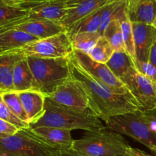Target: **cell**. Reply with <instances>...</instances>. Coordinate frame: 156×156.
<instances>
[{
	"instance_id": "cell-1",
	"label": "cell",
	"mask_w": 156,
	"mask_h": 156,
	"mask_svg": "<svg viewBox=\"0 0 156 156\" xmlns=\"http://www.w3.org/2000/svg\"><path fill=\"white\" fill-rule=\"evenodd\" d=\"M68 59L70 75L85 92L88 99L89 110L95 117L106 122L115 116L139 110L137 102L132 96L114 92L87 74L70 55Z\"/></svg>"
},
{
	"instance_id": "cell-2",
	"label": "cell",
	"mask_w": 156,
	"mask_h": 156,
	"mask_svg": "<svg viewBox=\"0 0 156 156\" xmlns=\"http://www.w3.org/2000/svg\"><path fill=\"white\" fill-rule=\"evenodd\" d=\"M50 126L69 129H83L87 132H97L106 129L105 125L90 110L76 111L62 106L46 97L44 114L38 122L30 127Z\"/></svg>"
},
{
	"instance_id": "cell-3",
	"label": "cell",
	"mask_w": 156,
	"mask_h": 156,
	"mask_svg": "<svg viewBox=\"0 0 156 156\" xmlns=\"http://www.w3.org/2000/svg\"><path fill=\"white\" fill-rule=\"evenodd\" d=\"M106 129L126 135L152 150L156 147V117L138 111L115 116L106 120Z\"/></svg>"
},
{
	"instance_id": "cell-4",
	"label": "cell",
	"mask_w": 156,
	"mask_h": 156,
	"mask_svg": "<svg viewBox=\"0 0 156 156\" xmlns=\"http://www.w3.org/2000/svg\"><path fill=\"white\" fill-rule=\"evenodd\" d=\"M130 146L122 135L103 129L74 140L72 150L87 156H126Z\"/></svg>"
},
{
	"instance_id": "cell-5",
	"label": "cell",
	"mask_w": 156,
	"mask_h": 156,
	"mask_svg": "<svg viewBox=\"0 0 156 156\" xmlns=\"http://www.w3.org/2000/svg\"><path fill=\"white\" fill-rule=\"evenodd\" d=\"M37 86L46 97L70 76L68 57L38 58L27 56Z\"/></svg>"
},
{
	"instance_id": "cell-6",
	"label": "cell",
	"mask_w": 156,
	"mask_h": 156,
	"mask_svg": "<svg viewBox=\"0 0 156 156\" xmlns=\"http://www.w3.org/2000/svg\"><path fill=\"white\" fill-rule=\"evenodd\" d=\"M61 151L51 148L32 135L27 129L0 137L2 156H59Z\"/></svg>"
},
{
	"instance_id": "cell-7",
	"label": "cell",
	"mask_w": 156,
	"mask_h": 156,
	"mask_svg": "<svg viewBox=\"0 0 156 156\" xmlns=\"http://www.w3.org/2000/svg\"><path fill=\"white\" fill-rule=\"evenodd\" d=\"M70 37L66 31L44 39L37 40L26 45L10 50L25 56L38 58L68 57L73 52Z\"/></svg>"
},
{
	"instance_id": "cell-8",
	"label": "cell",
	"mask_w": 156,
	"mask_h": 156,
	"mask_svg": "<svg viewBox=\"0 0 156 156\" xmlns=\"http://www.w3.org/2000/svg\"><path fill=\"white\" fill-rule=\"evenodd\" d=\"M120 81L136 101L139 111L151 112L156 109V87L148 78L133 66Z\"/></svg>"
},
{
	"instance_id": "cell-9",
	"label": "cell",
	"mask_w": 156,
	"mask_h": 156,
	"mask_svg": "<svg viewBox=\"0 0 156 156\" xmlns=\"http://www.w3.org/2000/svg\"><path fill=\"white\" fill-rule=\"evenodd\" d=\"M70 56L87 74L98 82L106 85L114 92L132 95L125 85L112 73L106 64L93 60L87 53L80 50H73Z\"/></svg>"
},
{
	"instance_id": "cell-10",
	"label": "cell",
	"mask_w": 156,
	"mask_h": 156,
	"mask_svg": "<svg viewBox=\"0 0 156 156\" xmlns=\"http://www.w3.org/2000/svg\"><path fill=\"white\" fill-rule=\"evenodd\" d=\"M47 98L62 106L76 111H85L89 110L87 95L71 75Z\"/></svg>"
},
{
	"instance_id": "cell-11",
	"label": "cell",
	"mask_w": 156,
	"mask_h": 156,
	"mask_svg": "<svg viewBox=\"0 0 156 156\" xmlns=\"http://www.w3.org/2000/svg\"><path fill=\"white\" fill-rule=\"evenodd\" d=\"M18 6L27 11L28 19L60 22L67 12V0H22Z\"/></svg>"
},
{
	"instance_id": "cell-12",
	"label": "cell",
	"mask_w": 156,
	"mask_h": 156,
	"mask_svg": "<svg viewBox=\"0 0 156 156\" xmlns=\"http://www.w3.org/2000/svg\"><path fill=\"white\" fill-rule=\"evenodd\" d=\"M10 28L25 32L38 40L50 37L66 31L64 26L58 21L44 19H28L26 18L13 24L0 27V30Z\"/></svg>"
},
{
	"instance_id": "cell-13",
	"label": "cell",
	"mask_w": 156,
	"mask_h": 156,
	"mask_svg": "<svg viewBox=\"0 0 156 156\" xmlns=\"http://www.w3.org/2000/svg\"><path fill=\"white\" fill-rule=\"evenodd\" d=\"M28 130L36 138L51 148L62 151L71 150L74 140L71 130L50 126L29 127Z\"/></svg>"
},
{
	"instance_id": "cell-14",
	"label": "cell",
	"mask_w": 156,
	"mask_h": 156,
	"mask_svg": "<svg viewBox=\"0 0 156 156\" xmlns=\"http://www.w3.org/2000/svg\"><path fill=\"white\" fill-rule=\"evenodd\" d=\"M134 38L136 62L148 61L150 50L156 42V29L151 24L132 22Z\"/></svg>"
},
{
	"instance_id": "cell-15",
	"label": "cell",
	"mask_w": 156,
	"mask_h": 156,
	"mask_svg": "<svg viewBox=\"0 0 156 156\" xmlns=\"http://www.w3.org/2000/svg\"><path fill=\"white\" fill-rule=\"evenodd\" d=\"M110 0H67V12L60 23L66 29L81 18L104 7Z\"/></svg>"
},
{
	"instance_id": "cell-16",
	"label": "cell",
	"mask_w": 156,
	"mask_h": 156,
	"mask_svg": "<svg viewBox=\"0 0 156 156\" xmlns=\"http://www.w3.org/2000/svg\"><path fill=\"white\" fill-rule=\"evenodd\" d=\"M124 5L131 22L152 24L156 14V0H124Z\"/></svg>"
},
{
	"instance_id": "cell-17",
	"label": "cell",
	"mask_w": 156,
	"mask_h": 156,
	"mask_svg": "<svg viewBox=\"0 0 156 156\" xmlns=\"http://www.w3.org/2000/svg\"><path fill=\"white\" fill-rule=\"evenodd\" d=\"M20 100L28 118V123L35 124L44 114L46 96L38 91H19Z\"/></svg>"
},
{
	"instance_id": "cell-18",
	"label": "cell",
	"mask_w": 156,
	"mask_h": 156,
	"mask_svg": "<svg viewBox=\"0 0 156 156\" xmlns=\"http://www.w3.org/2000/svg\"><path fill=\"white\" fill-rule=\"evenodd\" d=\"M14 91H39L32 73L27 56H21L15 62L12 74Z\"/></svg>"
},
{
	"instance_id": "cell-19",
	"label": "cell",
	"mask_w": 156,
	"mask_h": 156,
	"mask_svg": "<svg viewBox=\"0 0 156 156\" xmlns=\"http://www.w3.org/2000/svg\"><path fill=\"white\" fill-rule=\"evenodd\" d=\"M22 55L13 51L0 53V91H14L12 74L15 62Z\"/></svg>"
},
{
	"instance_id": "cell-20",
	"label": "cell",
	"mask_w": 156,
	"mask_h": 156,
	"mask_svg": "<svg viewBox=\"0 0 156 156\" xmlns=\"http://www.w3.org/2000/svg\"><path fill=\"white\" fill-rule=\"evenodd\" d=\"M37 40L35 37L15 29L0 30V49L2 52L16 50Z\"/></svg>"
},
{
	"instance_id": "cell-21",
	"label": "cell",
	"mask_w": 156,
	"mask_h": 156,
	"mask_svg": "<svg viewBox=\"0 0 156 156\" xmlns=\"http://www.w3.org/2000/svg\"><path fill=\"white\" fill-rule=\"evenodd\" d=\"M116 17L120 23L125 52L129 55L130 57L133 59L135 62V61H136V53H135L132 27V22L130 21L128 15L126 13V11H125L124 1L116 10Z\"/></svg>"
},
{
	"instance_id": "cell-22",
	"label": "cell",
	"mask_w": 156,
	"mask_h": 156,
	"mask_svg": "<svg viewBox=\"0 0 156 156\" xmlns=\"http://www.w3.org/2000/svg\"><path fill=\"white\" fill-rule=\"evenodd\" d=\"M103 8H101L99 10L81 18L79 21L73 23L68 28L66 29V32L68 36H71L77 33H82V32L99 31L100 17Z\"/></svg>"
},
{
	"instance_id": "cell-23",
	"label": "cell",
	"mask_w": 156,
	"mask_h": 156,
	"mask_svg": "<svg viewBox=\"0 0 156 156\" xmlns=\"http://www.w3.org/2000/svg\"><path fill=\"white\" fill-rule=\"evenodd\" d=\"M106 64L119 80L133 66H135L133 59L125 51L114 52Z\"/></svg>"
},
{
	"instance_id": "cell-24",
	"label": "cell",
	"mask_w": 156,
	"mask_h": 156,
	"mask_svg": "<svg viewBox=\"0 0 156 156\" xmlns=\"http://www.w3.org/2000/svg\"><path fill=\"white\" fill-rule=\"evenodd\" d=\"M102 36H103L110 43L114 52L125 51L120 23L116 18V14L114 18L103 31Z\"/></svg>"
},
{
	"instance_id": "cell-25",
	"label": "cell",
	"mask_w": 156,
	"mask_h": 156,
	"mask_svg": "<svg viewBox=\"0 0 156 156\" xmlns=\"http://www.w3.org/2000/svg\"><path fill=\"white\" fill-rule=\"evenodd\" d=\"M102 36L98 32H82L69 36L73 50H80L88 53Z\"/></svg>"
},
{
	"instance_id": "cell-26",
	"label": "cell",
	"mask_w": 156,
	"mask_h": 156,
	"mask_svg": "<svg viewBox=\"0 0 156 156\" xmlns=\"http://www.w3.org/2000/svg\"><path fill=\"white\" fill-rule=\"evenodd\" d=\"M28 17L25 9L20 6H12L0 0V27L9 25Z\"/></svg>"
},
{
	"instance_id": "cell-27",
	"label": "cell",
	"mask_w": 156,
	"mask_h": 156,
	"mask_svg": "<svg viewBox=\"0 0 156 156\" xmlns=\"http://www.w3.org/2000/svg\"><path fill=\"white\" fill-rule=\"evenodd\" d=\"M3 101L10 110L11 112L16 117L22 121L28 123V118L23 108L22 104L20 100L19 94L16 91H8L2 92ZM29 124V123H28ZM30 125V124H29Z\"/></svg>"
},
{
	"instance_id": "cell-28",
	"label": "cell",
	"mask_w": 156,
	"mask_h": 156,
	"mask_svg": "<svg viewBox=\"0 0 156 156\" xmlns=\"http://www.w3.org/2000/svg\"><path fill=\"white\" fill-rule=\"evenodd\" d=\"M113 48L103 36H101L96 45L87 54L93 60L100 63H106L113 54Z\"/></svg>"
},
{
	"instance_id": "cell-29",
	"label": "cell",
	"mask_w": 156,
	"mask_h": 156,
	"mask_svg": "<svg viewBox=\"0 0 156 156\" xmlns=\"http://www.w3.org/2000/svg\"><path fill=\"white\" fill-rule=\"evenodd\" d=\"M124 0H117V1H112L104 6L102 9V14L100 17V24H99V32L102 35V33L106 28L107 26L110 23L115 16L116 10L121 4L123 2Z\"/></svg>"
},
{
	"instance_id": "cell-30",
	"label": "cell",
	"mask_w": 156,
	"mask_h": 156,
	"mask_svg": "<svg viewBox=\"0 0 156 156\" xmlns=\"http://www.w3.org/2000/svg\"><path fill=\"white\" fill-rule=\"evenodd\" d=\"M0 119L9 122V123L15 126L19 129H27L30 127V125L28 123L18 119L11 112L3 101L2 91H0Z\"/></svg>"
},
{
	"instance_id": "cell-31",
	"label": "cell",
	"mask_w": 156,
	"mask_h": 156,
	"mask_svg": "<svg viewBox=\"0 0 156 156\" xmlns=\"http://www.w3.org/2000/svg\"><path fill=\"white\" fill-rule=\"evenodd\" d=\"M136 69L140 72L142 74L146 76L147 78L150 79L153 82L156 87V68L154 66L151 65L148 62H135Z\"/></svg>"
},
{
	"instance_id": "cell-32",
	"label": "cell",
	"mask_w": 156,
	"mask_h": 156,
	"mask_svg": "<svg viewBox=\"0 0 156 156\" xmlns=\"http://www.w3.org/2000/svg\"><path fill=\"white\" fill-rule=\"evenodd\" d=\"M20 129L9 122L0 119V137H6L17 133Z\"/></svg>"
},
{
	"instance_id": "cell-33",
	"label": "cell",
	"mask_w": 156,
	"mask_h": 156,
	"mask_svg": "<svg viewBox=\"0 0 156 156\" xmlns=\"http://www.w3.org/2000/svg\"><path fill=\"white\" fill-rule=\"evenodd\" d=\"M126 156H151L146 153L144 151L140 150L138 149H134V148L129 147L126 152Z\"/></svg>"
},
{
	"instance_id": "cell-34",
	"label": "cell",
	"mask_w": 156,
	"mask_h": 156,
	"mask_svg": "<svg viewBox=\"0 0 156 156\" xmlns=\"http://www.w3.org/2000/svg\"><path fill=\"white\" fill-rule=\"evenodd\" d=\"M148 62L156 68V42L153 44L150 50Z\"/></svg>"
},
{
	"instance_id": "cell-35",
	"label": "cell",
	"mask_w": 156,
	"mask_h": 156,
	"mask_svg": "<svg viewBox=\"0 0 156 156\" xmlns=\"http://www.w3.org/2000/svg\"><path fill=\"white\" fill-rule=\"evenodd\" d=\"M59 156H87L82 155V154L76 152L73 150H69V151H62L60 152Z\"/></svg>"
},
{
	"instance_id": "cell-36",
	"label": "cell",
	"mask_w": 156,
	"mask_h": 156,
	"mask_svg": "<svg viewBox=\"0 0 156 156\" xmlns=\"http://www.w3.org/2000/svg\"><path fill=\"white\" fill-rule=\"evenodd\" d=\"M6 4L12 6H18L22 0H2Z\"/></svg>"
},
{
	"instance_id": "cell-37",
	"label": "cell",
	"mask_w": 156,
	"mask_h": 156,
	"mask_svg": "<svg viewBox=\"0 0 156 156\" xmlns=\"http://www.w3.org/2000/svg\"><path fill=\"white\" fill-rule=\"evenodd\" d=\"M151 25H152L153 27H154V28L156 29V14H155V15H154V20H153V21H152V24H151Z\"/></svg>"
},
{
	"instance_id": "cell-38",
	"label": "cell",
	"mask_w": 156,
	"mask_h": 156,
	"mask_svg": "<svg viewBox=\"0 0 156 156\" xmlns=\"http://www.w3.org/2000/svg\"><path fill=\"white\" fill-rule=\"evenodd\" d=\"M148 114H151V115L154 116V117H156V109L154 110V111H151V112H148Z\"/></svg>"
},
{
	"instance_id": "cell-39",
	"label": "cell",
	"mask_w": 156,
	"mask_h": 156,
	"mask_svg": "<svg viewBox=\"0 0 156 156\" xmlns=\"http://www.w3.org/2000/svg\"><path fill=\"white\" fill-rule=\"evenodd\" d=\"M151 151H153V152H154V153L156 154V147H155V148H154V149H153L152 150H151Z\"/></svg>"
},
{
	"instance_id": "cell-40",
	"label": "cell",
	"mask_w": 156,
	"mask_h": 156,
	"mask_svg": "<svg viewBox=\"0 0 156 156\" xmlns=\"http://www.w3.org/2000/svg\"><path fill=\"white\" fill-rule=\"evenodd\" d=\"M110 1H117V0H110Z\"/></svg>"
},
{
	"instance_id": "cell-41",
	"label": "cell",
	"mask_w": 156,
	"mask_h": 156,
	"mask_svg": "<svg viewBox=\"0 0 156 156\" xmlns=\"http://www.w3.org/2000/svg\"><path fill=\"white\" fill-rule=\"evenodd\" d=\"M1 52H2V50H1V49H0V53H1Z\"/></svg>"
},
{
	"instance_id": "cell-42",
	"label": "cell",
	"mask_w": 156,
	"mask_h": 156,
	"mask_svg": "<svg viewBox=\"0 0 156 156\" xmlns=\"http://www.w3.org/2000/svg\"><path fill=\"white\" fill-rule=\"evenodd\" d=\"M0 156H2V155H0Z\"/></svg>"
}]
</instances>
